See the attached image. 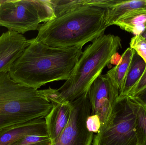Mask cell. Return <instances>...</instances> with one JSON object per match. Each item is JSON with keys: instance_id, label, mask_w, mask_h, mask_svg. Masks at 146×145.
<instances>
[{"instance_id": "52a82bcc", "label": "cell", "mask_w": 146, "mask_h": 145, "mask_svg": "<svg viewBox=\"0 0 146 145\" xmlns=\"http://www.w3.org/2000/svg\"><path fill=\"white\" fill-rule=\"evenodd\" d=\"M69 122L52 145H92L94 135L88 129L86 121L91 113L88 93L71 102Z\"/></svg>"}, {"instance_id": "d6986e66", "label": "cell", "mask_w": 146, "mask_h": 145, "mask_svg": "<svg viewBox=\"0 0 146 145\" xmlns=\"http://www.w3.org/2000/svg\"><path fill=\"white\" fill-rule=\"evenodd\" d=\"M130 47L135 50L146 63V41L141 35L134 36L130 41Z\"/></svg>"}, {"instance_id": "e0dca14e", "label": "cell", "mask_w": 146, "mask_h": 145, "mask_svg": "<svg viewBox=\"0 0 146 145\" xmlns=\"http://www.w3.org/2000/svg\"><path fill=\"white\" fill-rule=\"evenodd\" d=\"M56 18L80 7L86 6V0H49Z\"/></svg>"}, {"instance_id": "7c38bea8", "label": "cell", "mask_w": 146, "mask_h": 145, "mask_svg": "<svg viewBox=\"0 0 146 145\" xmlns=\"http://www.w3.org/2000/svg\"><path fill=\"white\" fill-rule=\"evenodd\" d=\"M146 10V0H113L106 9V21L107 27L133 13Z\"/></svg>"}, {"instance_id": "5b68a950", "label": "cell", "mask_w": 146, "mask_h": 145, "mask_svg": "<svg viewBox=\"0 0 146 145\" xmlns=\"http://www.w3.org/2000/svg\"><path fill=\"white\" fill-rule=\"evenodd\" d=\"M56 18L49 0H0V26L24 34Z\"/></svg>"}, {"instance_id": "ba28073f", "label": "cell", "mask_w": 146, "mask_h": 145, "mask_svg": "<svg viewBox=\"0 0 146 145\" xmlns=\"http://www.w3.org/2000/svg\"><path fill=\"white\" fill-rule=\"evenodd\" d=\"M88 94L91 115L99 117L102 127L109 121L114 112L118 102L119 90L106 74H101L93 83Z\"/></svg>"}, {"instance_id": "3957f363", "label": "cell", "mask_w": 146, "mask_h": 145, "mask_svg": "<svg viewBox=\"0 0 146 145\" xmlns=\"http://www.w3.org/2000/svg\"><path fill=\"white\" fill-rule=\"evenodd\" d=\"M121 48V40L117 36L104 34L94 40L82 52L68 79L55 89L58 104L72 102L88 93L93 83Z\"/></svg>"}, {"instance_id": "603a6c76", "label": "cell", "mask_w": 146, "mask_h": 145, "mask_svg": "<svg viewBox=\"0 0 146 145\" xmlns=\"http://www.w3.org/2000/svg\"><path fill=\"white\" fill-rule=\"evenodd\" d=\"M141 36L143 38H145V40L146 41V26L143 31H142V33L141 34Z\"/></svg>"}, {"instance_id": "7a4b0ae2", "label": "cell", "mask_w": 146, "mask_h": 145, "mask_svg": "<svg viewBox=\"0 0 146 145\" xmlns=\"http://www.w3.org/2000/svg\"><path fill=\"white\" fill-rule=\"evenodd\" d=\"M106 9L82 6L41 24L35 38L52 47H82L104 34Z\"/></svg>"}, {"instance_id": "ac0fdd59", "label": "cell", "mask_w": 146, "mask_h": 145, "mask_svg": "<svg viewBox=\"0 0 146 145\" xmlns=\"http://www.w3.org/2000/svg\"><path fill=\"white\" fill-rule=\"evenodd\" d=\"M49 136H27L11 145H52Z\"/></svg>"}, {"instance_id": "8fae6325", "label": "cell", "mask_w": 146, "mask_h": 145, "mask_svg": "<svg viewBox=\"0 0 146 145\" xmlns=\"http://www.w3.org/2000/svg\"><path fill=\"white\" fill-rule=\"evenodd\" d=\"M72 108L71 102L55 105L44 117L48 135L52 144L58 139L68 124Z\"/></svg>"}, {"instance_id": "44dd1931", "label": "cell", "mask_w": 146, "mask_h": 145, "mask_svg": "<svg viewBox=\"0 0 146 145\" xmlns=\"http://www.w3.org/2000/svg\"><path fill=\"white\" fill-rule=\"evenodd\" d=\"M86 125L88 130L96 134L101 127L100 119L96 115H90L87 120Z\"/></svg>"}, {"instance_id": "8992f818", "label": "cell", "mask_w": 146, "mask_h": 145, "mask_svg": "<svg viewBox=\"0 0 146 145\" xmlns=\"http://www.w3.org/2000/svg\"><path fill=\"white\" fill-rule=\"evenodd\" d=\"M92 145H138L135 116L126 99L118 101L109 121L94 135Z\"/></svg>"}, {"instance_id": "9a60e30c", "label": "cell", "mask_w": 146, "mask_h": 145, "mask_svg": "<svg viewBox=\"0 0 146 145\" xmlns=\"http://www.w3.org/2000/svg\"><path fill=\"white\" fill-rule=\"evenodd\" d=\"M135 52V51L133 49L128 48L122 54L116 65L106 73V75L114 87L119 90V92L123 85Z\"/></svg>"}, {"instance_id": "ffe728a7", "label": "cell", "mask_w": 146, "mask_h": 145, "mask_svg": "<svg viewBox=\"0 0 146 145\" xmlns=\"http://www.w3.org/2000/svg\"><path fill=\"white\" fill-rule=\"evenodd\" d=\"M146 89V67L141 77L135 86L132 89L128 96L131 97H137Z\"/></svg>"}, {"instance_id": "4fadbf2b", "label": "cell", "mask_w": 146, "mask_h": 145, "mask_svg": "<svg viewBox=\"0 0 146 145\" xmlns=\"http://www.w3.org/2000/svg\"><path fill=\"white\" fill-rule=\"evenodd\" d=\"M146 63L135 52L130 66L125 77L121 89L119 91L118 101L125 99L137 83L145 70Z\"/></svg>"}, {"instance_id": "7402d4cb", "label": "cell", "mask_w": 146, "mask_h": 145, "mask_svg": "<svg viewBox=\"0 0 146 145\" xmlns=\"http://www.w3.org/2000/svg\"><path fill=\"white\" fill-rule=\"evenodd\" d=\"M137 97L141 99L146 104V89Z\"/></svg>"}, {"instance_id": "5bb4252c", "label": "cell", "mask_w": 146, "mask_h": 145, "mask_svg": "<svg viewBox=\"0 0 146 145\" xmlns=\"http://www.w3.org/2000/svg\"><path fill=\"white\" fill-rule=\"evenodd\" d=\"M125 99L135 116L138 145H146V104L138 97Z\"/></svg>"}, {"instance_id": "2e32d148", "label": "cell", "mask_w": 146, "mask_h": 145, "mask_svg": "<svg viewBox=\"0 0 146 145\" xmlns=\"http://www.w3.org/2000/svg\"><path fill=\"white\" fill-rule=\"evenodd\" d=\"M114 25L135 36L141 35L146 26V10L133 13L117 21Z\"/></svg>"}, {"instance_id": "9c48e42d", "label": "cell", "mask_w": 146, "mask_h": 145, "mask_svg": "<svg viewBox=\"0 0 146 145\" xmlns=\"http://www.w3.org/2000/svg\"><path fill=\"white\" fill-rule=\"evenodd\" d=\"M30 45L23 35L8 31L0 36V73L9 72L15 62Z\"/></svg>"}, {"instance_id": "30bf717a", "label": "cell", "mask_w": 146, "mask_h": 145, "mask_svg": "<svg viewBox=\"0 0 146 145\" xmlns=\"http://www.w3.org/2000/svg\"><path fill=\"white\" fill-rule=\"evenodd\" d=\"M27 136H48L44 118H37L0 129V145H11Z\"/></svg>"}, {"instance_id": "6da1fadb", "label": "cell", "mask_w": 146, "mask_h": 145, "mask_svg": "<svg viewBox=\"0 0 146 145\" xmlns=\"http://www.w3.org/2000/svg\"><path fill=\"white\" fill-rule=\"evenodd\" d=\"M82 48L52 47L31 39L8 73L15 82L36 89L48 83L66 81L83 52Z\"/></svg>"}, {"instance_id": "277c9868", "label": "cell", "mask_w": 146, "mask_h": 145, "mask_svg": "<svg viewBox=\"0 0 146 145\" xmlns=\"http://www.w3.org/2000/svg\"><path fill=\"white\" fill-rule=\"evenodd\" d=\"M53 106L42 90L25 87L0 73V129L37 118H44Z\"/></svg>"}]
</instances>
